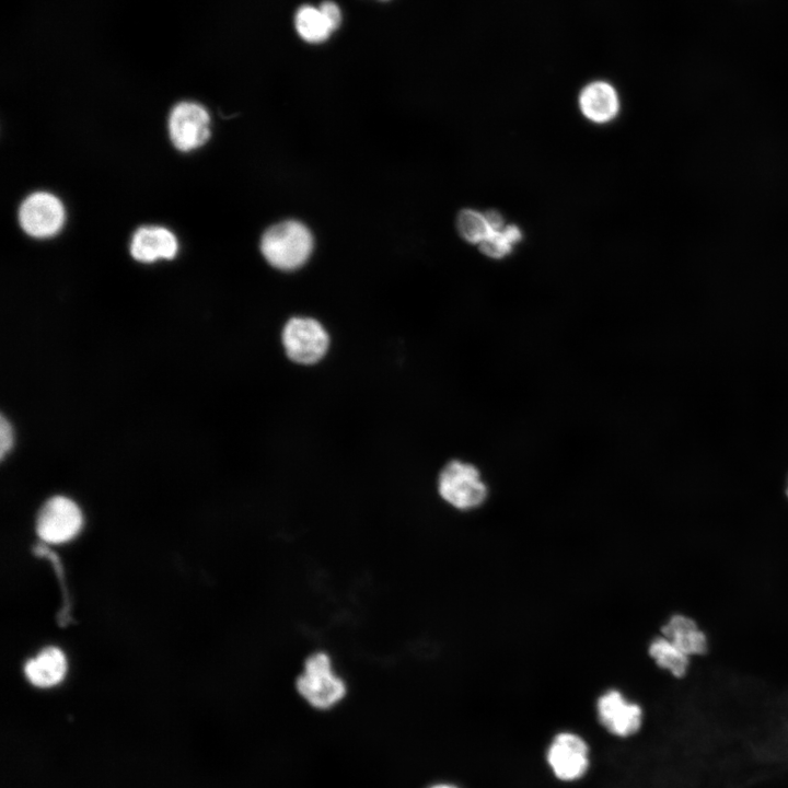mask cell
<instances>
[{"mask_svg": "<svg viewBox=\"0 0 788 788\" xmlns=\"http://www.w3.org/2000/svg\"><path fill=\"white\" fill-rule=\"evenodd\" d=\"M259 248L270 266L291 271L308 262L314 250V239L304 223L283 220L273 224L263 233Z\"/></svg>", "mask_w": 788, "mask_h": 788, "instance_id": "cell-1", "label": "cell"}, {"mask_svg": "<svg viewBox=\"0 0 788 788\" xmlns=\"http://www.w3.org/2000/svg\"><path fill=\"white\" fill-rule=\"evenodd\" d=\"M299 696L313 709L329 710L341 703L348 688L335 669L331 656L315 651L306 657L296 680Z\"/></svg>", "mask_w": 788, "mask_h": 788, "instance_id": "cell-2", "label": "cell"}, {"mask_svg": "<svg viewBox=\"0 0 788 788\" xmlns=\"http://www.w3.org/2000/svg\"><path fill=\"white\" fill-rule=\"evenodd\" d=\"M439 496L452 508L471 511L482 507L489 489L480 470L473 463L452 460L438 476Z\"/></svg>", "mask_w": 788, "mask_h": 788, "instance_id": "cell-3", "label": "cell"}, {"mask_svg": "<svg viewBox=\"0 0 788 788\" xmlns=\"http://www.w3.org/2000/svg\"><path fill=\"white\" fill-rule=\"evenodd\" d=\"M82 525L83 515L78 505L67 497L55 496L40 508L36 532L48 544H63L73 540Z\"/></svg>", "mask_w": 788, "mask_h": 788, "instance_id": "cell-4", "label": "cell"}, {"mask_svg": "<svg viewBox=\"0 0 788 788\" xmlns=\"http://www.w3.org/2000/svg\"><path fill=\"white\" fill-rule=\"evenodd\" d=\"M282 344L291 360L301 364H311L324 357L329 338L316 320L292 317L283 327Z\"/></svg>", "mask_w": 788, "mask_h": 788, "instance_id": "cell-5", "label": "cell"}, {"mask_svg": "<svg viewBox=\"0 0 788 788\" xmlns=\"http://www.w3.org/2000/svg\"><path fill=\"white\" fill-rule=\"evenodd\" d=\"M169 134L174 147L181 151L201 147L210 137L207 109L195 102L177 103L170 113Z\"/></svg>", "mask_w": 788, "mask_h": 788, "instance_id": "cell-6", "label": "cell"}, {"mask_svg": "<svg viewBox=\"0 0 788 788\" xmlns=\"http://www.w3.org/2000/svg\"><path fill=\"white\" fill-rule=\"evenodd\" d=\"M65 221L61 201L53 194L36 192L28 195L19 208V222L25 233L48 237L59 232Z\"/></svg>", "mask_w": 788, "mask_h": 788, "instance_id": "cell-7", "label": "cell"}, {"mask_svg": "<svg viewBox=\"0 0 788 788\" xmlns=\"http://www.w3.org/2000/svg\"><path fill=\"white\" fill-rule=\"evenodd\" d=\"M596 714L601 725L611 733L628 737L638 731L642 711L617 690H609L596 700Z\"/></svg>", "mask_w": 788, "mask_h": 788, "instance_id": "cell-8", "label": "cell"}, {"mask_svg": "<svg viewBox=\"0 0 788 788\" xmlns=\"http://www.w3.org/2000/svg\"><path fill=\"white\" fill-rule=\"evenodd\" d=\"M547 762L557 778L568 781L578 779L589 764L587 743L577 734L559 733L549 745Z\"/></svg>", "mask_w": 788, "mask_h": 788, "instance_id": "cell-9", "label": "cell"}, {"mask_svg": "<svg viewBox=\"0 0 788 788\" xmlns=\"http://www.w3.org/2000/svg\"><path fill=\"white\" fill-rule=\"evenodd\" d=\"M176 236L163 227H141L130 242L131 256L142 263H152L160 258L172 259L177 253Z\"/></svg>", "mask_w": 788, "mask_h": 788, "instance_id": "cell-10", "label": "cell"}, {"mask_svg": "<svg viewBox=\"0 0 788 788\" xmlns=\"http://www.w3.org/2000/svg\"><path fill=\"white\" fill-rule=\"evenodd\" d=\"M67 669L63 651L57 647H47L25 663L24 672L34 686L49 688L65 679Z\"/></svg>", "mask_w": 788, "mask_h": 788, "instance_id": "cell-11", "label": "cell"}, {"mask_svg": "<svg viewBox=\"0 0 788 788\" xmlns=\"http://www.w3.org/2000/svg\"><path fill=\"white\" fill-rule=\"evenodd\" d=\"M579 104L587 118L595 123L613 119L619 109V100L615 89L605 81H593L580 93Z\"/></svg>", "mask_w": 788, "mask_h": 788, "instance_id": "cell-12", "label": "cell"}, {"mask_svg": "<svg viewBox=\"0 0 788 788\" xmlns=\"http://www.w3.org/2000/svg\"><path fill=\"white\" fill-rule=\"evenodd\" d=\"M662 636L673 642L688 657L702 654L707 649L705 634L688 617L672 616L662 627Z\"/></svg>", "mask_w": 788, "mask_h": 788, "instance_id": "cell-13", "label": "cell"}, {"mask_svg": "<svg viewBox=\"0 0 788 788\" xmlns=\"http://www.w3.org/2000/svg\"><path fill=\"white\" fill-rule=\"evenodd\" d=\"M648 652L657 665L674 676L684 675L688 668L690 657L664 636L654 638L649 645Z\"/></svg>", "mask_w": 788, "mask_h": 788, "instance_id": "cell-14", "label": "cell"}, {"mask_svg": "<svg viewBox=\"0 0 788 788\" xmlns=\"http://www.w3.org/2000/svg\"><path fill=\"white\" fill-rule=\"evenodd\" d=\"M294 25L299 35L309 43L324 42L333 32L320 8L312 5L298 9Z\"/></svg>", "mask_w": 788, "mask_h": 788, "instance_id": "cell-15", "label": "cell"}, {"mask_svg": "<svg viewBox=\"0 0 788 788\" xmlns=\"http://www.w3.org/2000/svg\"><path fill=\"white\" fill-rule=\"evenodd\" d=\"M456 227L460 235L468 243H480L490 231L485 215L472 209L459 213Z\"/></svg>", "mask_w": 788, "mask_h": 788, "instance_id": "cell-16", "label": "cell"}, {"mask_svg": "<svg viewBox=\"0 0 788 788\" xmlns=\"http://www.w3.org/2000/svg\"><path fill=\"white\" fill-rule=\"evenodd\" d=\"M513 243L505 230L489 231L486 237L479 243L480 251L491 258H502L510 253Z\"/></svg>", "mask_w": 788, "mask_h": 788, "instance_id": "cell-17", "label": "cell"}, {"mask_svg": "<svg viewBox=\"0 0 788 788\" xmlns=\"http://www.w3.org/2000/svg\"><path fill=\"white\" fill-rule=\"evenodd\" d=\"M318 8L331 30L335 31L341 21V13L338 5L332 1H324Z\"/></svg>", "mask_w": 788, "mask_h": 788, "instance_id": "cell-18", "label": "cell"}, {"mask_svg": "<svg viewBox=\"0 0 788 788\" xmlns=\"http://www.w3.org/2000/svg\"><path fill=\"white\" fill-rule=\"evenodd\" d=\"M13 444V432L10 422L2 416L0 420V455H4L10 451Z\"/></svg>", "mask_w": 788, "mask_h": 788, "instance_id": "cell-19", "label": "cell"}, {"mask_svg": "<svg viewBox=\"0 0 788 788\" xmlns=\"http://www.w3.org/2000/svg\"><path fill=\"white\" fill-rule=\"evenodd\" d=\"M485 215V218L487 220L488 227L490 231H500L502 230L503 220L499 212L495 210L487 211Z\"/></svg>", "mask_w": 788, "mask_h": 788, "instance_id": "cell-20", "label": "cell"}, {"mask_svg": "<svg viewBox=\"0 0 788 788\" xmlns=\"http://www.w3.org/2000/svg\"><path fill=\"white\" fill-rule=\"evenodd\" d=\"M428 788H457V787H455L451 784H447V783H439V784L431 785Z\"/></svg>", "mask_w": 788, "mask_h": 788, "instance_id": "cell-21", "label": "cell"}, {"mask_svg": "<svg viewBox=\"0 0 788 788\" xmlns=\"http://www.w3.org/2000/svg\"><path fill=\"white\" fill-rule=\"evenodd\" d=\"M787 494H788V488H787Z\"/></svg>", "mask_w": 788, "mask_h": 788, "instance_id": "cell-22", "label": "cell"}]
</instances>
